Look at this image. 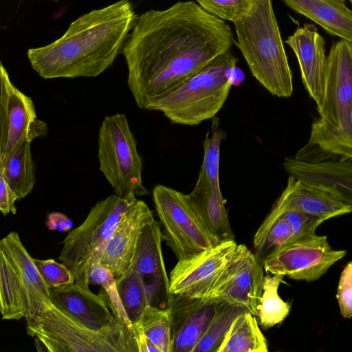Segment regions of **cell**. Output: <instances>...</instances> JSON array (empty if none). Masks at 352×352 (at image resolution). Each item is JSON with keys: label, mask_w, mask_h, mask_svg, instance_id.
Returning a JSON list of instances; mask_svg holds the SVG:
<instances>
[{"label": "cell", "mask_w": 352, "mask_h": 352, "mask_svg": "<svg viewBox=\"0 0 352 352\" xmlns=\"http://www.w3.org/2000/svg\"><path fill=\"white\" fill-rule=\"evenodd\" d=\"M230 25L192 1L165 10H150L138 17L122 54L127 84L136 104L148 107L230 50Z\"/></svg>", "instance_id": "1"}, {"label": "cell", "mask_w": 352, "mask_h": 352, "mask_svg": "<svg viewBox=\"0 0 352 352\" xmlns=\"http://www.w3.org/2000/svg\"><path fill=\"white\" fill-rule=\"evenodd\" d=\"M138 17L129 0L91 10L53 43L29 49L30 65L45 79L96 77L122 53Z\"/></svg>", "instance_id": "2"}, {"label": "cell", "mask_w": 352, "mask_h": 352, "mask_svg": "<svg viewBox=\"0 0 352 352\" xmlns=\"http://www.w3.org/2000/svg\"><path fill=\"white\" fill-rule=\"evenodd\" d=\"M233 23L234 43L254 77L272 95L292 96V73L272 0H255Z\"/></svg>", "instance_id": "3"}, {"label": "cell", "mask_w": 352, "mask_h": 352, "mask_svg": "<svg viewBox=\"0 0 352 352\" xmlns=\"http://www.w3.org/2000/svg\"><path fill=\"white\" fill-rule=\"evenodd\" d=\"M237 62L230 50L220 54L147 110L161 111L172 123L189 126L214 118L228 98Z\"/></svg>", "instance_id": "4"}, {"label": "cell", "mask_w": 352, "mask_h": 352, "mask_svg": "<svg viewBox=\"0 0 352 352\" xmlns=\"http://www.w3.org/2000/svg\"><path fill=\"white\" fill-rule=\"evenodd\" d=\"M25 320L27 333L35 338L38 351L138 352L134 328L125 322L100 331L91 330L53 302Z\"/></svg>", "instance_id": "5"}, {"label": "cell", "mask_w": 352, "mask_h": 352, "mask_svg": "<svg viewBox=\"0 0 352 352\" xmlns=\"http://www.w3.org/2000/svg\"><path fill=\"white\" fill-rule=\"evenodd\" d=\"M50 289L18 233L0 241V311L3 320L36 316L52 303Z\"/></svg>", "instance_id": "6"}, {"label": "cell", "mask_w": 352, "mask_h": 352, "mask_svg": "<svg viewBox=\"0 0 352 352\" xmlns=\"http://www.w3.org/2000/svg\"><path fill=\"white\" fill-rule=\"evenodd\" d=\"M137 199L133 194L125 197L115 194L98 201L83 223L63 241L58 259L73 272L76 284L89 289L92 266L98 263L124 212Z\"/></svg>", "instance_id": "7"}, {"label": "cell", "mask_w": 352, "mask_h": 352, "mask_svg": "<svg viewBox=\"0 0 352 352\" xmlns=\"http://www.w3.org/2000/svg\"><path fill=\"white\" fill-rule=\"evenodd\" d=\"M99 169L118 196L148 194L142 182V161L124 114L106 116L98 139Z\"/></svg>", "instance_id": "8"}, {"label": "cell", "mask_w": 352, "mask_h": 352, "mask_svg": "<svg viewBox=\"0 0 352 352\" xmlns=\"http://www.w3.org/2000/svg\"><path fill=\"white\" fill-rule=\"evenodd\" d=\"M163 239L177 260L199 254L219 243L208 230L188 195L158 184L153 190Z\"/></svg>", "instance_id": "9"}, {"label": "cell", "mask_w": 352, "mask_h": 352, "mask_svg": "<svg viewBox=\"0 0 352 352\" xmlns=\"http://www.w3.org/2000/svg\"><path fill=\"white\" fill-rule=\"evenodd\" d=\"M346 252L333 249L326 236L314 232L281 246L263 261V265L268 274L311 282L324 275Z\"/></svg>", "instance_id": "10"}, {"label": "cell", "mask_w": 352, "mask_h": 352, "mask_svg": "<svg viewBox=\"0 0 352 352\" xmlns=\"http://www.w3.org/2000/svg\"><path fill=\"white\" fill-rule=\"evenodd\" d=\"M263 262L256 254L245 245L239 244L202 298L237 305L257 317V306L263 290Z\"/></svg>", "instance_id": "11"}, {"label": "cell", "mask_w": 352, "mask_h": 352, "mask_svg": "<svg viewBox=\"0 0 352 352\" xmlns=\"http://www.w3.org/2000/svg\"><path fill=\"white\" fill-rule=\"evenodd\" d=\"M0 160L25 140L46 134L47 124L37 119L32 98L12 82L0 63Z\"/></svg>", "instance_id": "12"}, {"label": "cell", "mask_w": 352, "mask_h": 352, "mask_svg": "<svg viewBox=\"0 0 352 352\" xmlns=\"http://www.w3.org/2000/svg\"><path fill=\"white\" fill-rule=\"evenodd\" d=\"M163 233L160 223L151 215L140 234L129 268L140 277L148 305L168 308L173 298L162 251Z\"/></svg>", "instance_id": "13"}, {"label": "cell", "mask_w": 352, "mask_h": 352, "mask_svg": "<svg viewBox=\"0 0 352 352\" xmlns=\"http://www.w3.org/2000/svg\"><path fill=\"white\" fill-rule=\"evenodd\" d=\"M318 120L327 125L339 126L352 109V43L337 41L327 55L321 104L316 108Z\"/></svg>", "instance_id": "14"}, {"label": "cell", "mask_w": 352, "mask_h": 352, "mask_svg": "<svg viewBox=\"0 0 352 352\" xmlns=\"http://www.w3.org/2000/svg\"><path fill=\"white\" fill-rule=\"evenodd\" d=\"M237 246L234 240L222 241L194 256L178 260L169 274L170 294L202 298Z\"/></svg>", "instance_id": "15"}, {"label": "cell", "mask_w": 352, "mask_h": 352, "mask_svg": "<svg viewBox=\"0 0 352 352\" xmlns=\"http://www.w3.org/2000/svg\"><path fill=\"white\" fill-rule=\"evenodd\" d=\"M222 301L173 295L170 352H192Z\"/></svg>", "instance_id": "16"}, {"label": "cell", "mask_w": 352, "mask_h": 352, "mask_svg": "<svg viewBox=\"0 0 352 352\" xmlns=\"http://www.w3.org/2000/svg\"><path fill=\"white\" fill-rule=\"evenodd\" d=\"M151 215L146 204L137 199L124 212L107 243L98 263L107 268L116 280L129 270L141 230Z\"/></svg>", "instance_id": "17"}, {"label": "cell", "mask_w": 352, "mask_h": 352, "mask_svg": "<svg viewBox=\"0 0 352 352\" xmlns=\"http://www.w3.org/2000/svg\"><path fill=\"white\" fill-rule=\"evenodd\" d=\"M50 289L52 302L88 329L100 331L125 322L113 314L102 292L94 294L89 289H85L76 283Z\"/></svg>", "instance_id": "18"}, {"label": "cell", "mask_w": 352, "mask_h": 352, "mask_svg": "<svg viewBox=\"0 0 352 352\" xmlns=\"http://www.w3.org/2000/svg\"><path fill=\"white\" fill-rule=\"evenodd\" d=\"M285 43L297 58L305 89L315 101L316 107H320L323 97L327 61L323 37L314 25L306 23L297 28Z\"/></svg>", "instance_id": "19"}, {"label": "cell", "mask_w": 352, "mask_h": 352, "mask_svg": "<svg viewBox=\"0 0 352 352\" xmlns=\"http://www.w3.org/2000/svg\"><path fill=\"white\" fill-rule=\"evenodd\" d=\"M272 207L300 211L324 221L352 212V206L334 193L291 175Z\"/></svg>", "instance_id": "20"}, {"label": "cell", "mask_w": 352, "mask_h": 352, "mask_svg": "<svg viewBox=\"0 0 352 352\" xmlns=\"http://www.w3.org/2000/svg\"><path fill=\"white\" fill-rule=\"evenodd\" d=\"M283 165L289 175L321 186L352 206V160L306 162L287 157Z\"/></svg>", "instance_id": "21"}, {"label": "cell", "mask_w": 352, "mask_h": 352, "mask_svg": "<svg viewBox=\"0 0 352 352\" xmlns=\"http://www.w3.org/2000/svg\"><path fill=\"white\" fill-rule=\"evenodd\" d=\"M294 157L306 162L352 160V109L338 126L315 120L311 124L307 143Z\"/></svg>", "instance_id": "22"}, {"label": "cell", "mask_w": 352, "mask_h": 352, "mask_svg": "<svg viewBox=\"0 0 352 352\" xmlns=\"http://www.w3.org/2000/svg\"><path fill=\"white\" fill-rule=\"evenodd\" d=\"M329 34L352 43V10L341 0H283Z\"/></svg>", "instance_id": "23"}, {"label": "cell", "mask_w": 352, "mask_h": 352, "mask_svg": "<svg viewBox=\"0 0 352 352\" xmlns=\"http://www.w3.org/2000/svg\"><path fill=\"white\" fill-rule=\"evenodd\" d=\"M210 233L219 241L234 240L221 192L207 183H197L188 194Z\"/></svg>", "instance_id": "24"}, {"label": "cell", "mask_w": 352, "mask_h": 352, "mask_svg": "<svg viewBox=\"0 0 352 352\" xmlns=\"http://www.w3.org/2000/svg\"><path fill=\"white\" fill-rule=\"evenodd\" d=\"M256 317L247 310L240 314L232 322L217 352L268 351Z\"/></svg>", "instance_id": "25"}, {"label": "cell", "mask_w": 352, "mask_h": 352, "mask_svg": "<svg viewBox=\"0 0 352 352\" xmlns=\"http://www.w3.org/2000/svg\"><path fill=\"white\" fill-rule=\"evenodd\" d=\"M31 142H23L6 158L0 160V173L16 194L19 199L28 195L35 184Z\"/></svg>", "instance_id": "26"}, {"label": "cell", "mask_w": 352, "mask_h": 352, "mask_svg": "<svg viewBox=\"0 0 352 352\" xmlns=\"http://www.w3.org/2000/svg\"><path fill=\"white\" fill-rule=\"evenodd\" d=\"M297 239L289 220L271 209L254 236L256 256L263 261L285 244Z\"/></svg>", "instance_id": "27"}, {"label": "cell", "mask_w": 352, "mask_h": 352, "mask_svg": "<svg viewBox=\"0 0 352 352\" xmlns=\"http://www.w3.org/2000/svg\"><path fill=\"white\" fill-rule=\"evenodd\" d=\"M283 277L271 274L264 276L262 294L257 306V317L264 329L281 323L290 312V305L282 300L278 293Z\"/></svg>", "instance_id": "28"}, {"label": "cell", "mask_w": 352, "mask_h": 352, "mask_svg": "<svg viewBox=\"0 0 352 352\" xmlns=\"http://www.w3.org/2000/svg\"><path fill=\"white\" fill-rule=\"evenodd\" d=\"M245 311L237 305L222 301L192 352H217L232 322Z\"/></svg>", "instance_id": "29"}, {"label": "cell", "mask_w": 352, "mask_h": 352, "mask_svg": "<svg viewBox=\"0 0 352 352\" xmlns=\"http://www.w3.org/2000/svg\"><path fill=\"white\" fill-rule=\"evenodd\" d=\"M133 325L139 327L160 352H170L172 322L169 308L148 305L139 321Z\"/></svg>", "instance_id": "30"}, {"label": "cell", "mask_w": 352, "mask_h": 352, "mask_svg": "<svg viewBox=\"0 0 352 352\" xmlns=\"http://www.w3.org/2000/svg\"><path fill=\"white\" fill-rule=\"evenodd\" d=\"M219 119L212 118V124L204 141V159L197 183L210 184L217 192H221L219 185V158L221 143L226 133L220 127Z\"/></svg>", "instance_id": "31"}, {"label": "cell", "mask_w": 352, "mask_h": 352, "mask_svg": "<svg viewBox=\"0 0 352 352\" xmlns=\"http://www.w3.org/2000/svg\"><path fill=\"white\" fill-rule=\"evenodd\" d=\"M116 282L123 307L133 325L139 321L148 305L144 286L139 275L131 268Z\"/></svg>", "instance_id": "32"}, {"label": "cell", "mask_w": 352, "mask_h": 352, "mask_svg": "<svg viewBox=\"0 0 352 352\" xmlns=\"http://www.w3.org/2000/svg\"><path fill=\"white\" fill-rule=\"evenodd\" d=\"M89 284L100 285L113 314L125 322L129 327L130 322L123 307L118 292L117 282L112 273L105 267L97 263L91 269L89 277Z\"/></svg>", "instance_id": "33"}, {"label": "cell", "mask_w": 352, "mask_h": 352, "mask_svg": "<svg viewBox=\"0 0 352 352\" xmlns=\"http://www.w3.org/2000/svg\"><path fill=\"white\" fill-rule=\"evenodd\" d=\"M195 1L207 12L233 23L248 11L255 0Z\"/></svg>", "instance_id": "34"}, {"label": "cell", "mask_w": 352, "mask_h": 352, "mask_svg": "<svg viewBox=\"0 0 352 352\" xmlns=\"http://www.w3.org/2000/svg\"><path fill=\"white\" fill-rule=\"evenodd\" d=\"M33 261L50 288H60L75 283L73 272L65 263H59L50 258H33Z\"/></svg>", "instance_id": "35"}, {"label": "cell", "mask_w": 352, "mask_h": 352, "mask_svg": "<svg viewBox=\"0 0 352 352\" xmlns=\"http://www.w3.org/2000/svg\"><path fill=\"white\" fill-rule=\"evenodd\" d=\"M336 298L340 314L344 318L352 317V260L344 267L338 282Z\"/></svg>", "instance_id": "36"}, {"label": "cell", "mask_w": 352, "mask_h": 352, "mask_svg": "<svg viewBox=\"0 0 352 352\" xmlns=\"http://www.w3.org/2000/svg\"><path fill=\"white\" fill-rule=\"evenodd\" d=\"M16 200H19L18 196L0 173V210L4 216L10 212L16 214L14 204Z\"/></svg>", "instance_id": "37"}, {"label": "cell", "mask_w": 352, "mask_h": 352, "mask_svg": "<svg viewBox=\"0 0 352 352\" xmlns=\"http://www.w3.org/2000/svg\"><path fill=\"white\" fill-rule=\"evenodd\" d=\"M45 226L52 231L67 232L72 229L73 222L66 214L54 212L47 214Z\"/></svg>", "instance_id": "38"}, {"label": "cell", "mask_w": 352, "mask_h": 352, "mask_svg": "<svg viewBox=\"0 0 352 352\" xmlns=\"http://www.w3.org/2000/svg\"><path fill=\"white\" fill-rule=\"evenodd\" d=\"M133 328L136 335L138 352H160V349L148 338L139 327L133 325Z\"/></svg>", "instance_id": "39"}, {"label": "cell", "mask_w": 352, "mask_h": 352, "mask_svg": "<svg viewBox=\"0 0 352 352\" xmlns=\"http://www.w3.org/2000/svg\"><path fill=\"white\" fill-rule=\"evenodd\" d=\"M349 1L351 2V3L352 4V0H349Z\"/></svg>", "instance_id": "40"}, {"label": "cell", "mask_w": 352, "mask_h": 352, "mask_svg": "<svg viewBox=\"0 0 352 352\" xmlns=\"http://www.w3.org/2000/svg\"><path fill=\"white\" fill-rule=\"evenodd\" d=\"M53 1H58V0H53Z\"/></svg>", "instance_id": "41"}, {"label": "cell", "mask_w": 352, "mask_h": 352, "mask_svg": "<svg viewBox=\"0 0 352 352\" xmlns=\"http://www.w3.org/2000/svg\"><path fill=\"white\" fill-rule=\"evenodd\" d=\"M341 1H344L345 0H341Z\"/></svg>", "instance_id": "42"}]
</instances>
